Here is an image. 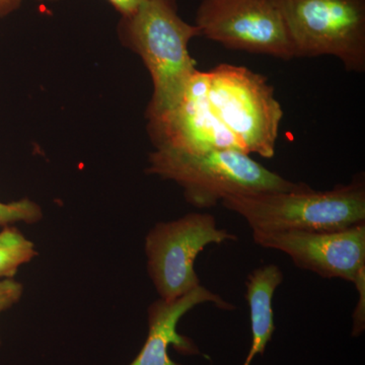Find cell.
<instances>
[{
  "mask_svg": "<svg viewBox=\"0 0 365 365\" xmlns=\"http://www.w3.org/2000/svg\"><path fill=\"white\" fill-rule=\"evenodd\" d=\"M120 39L143 59L153 79V93L146 118L160 116L176 107L196 68L189 43L201 36L178 13L177 0H145L118 26Z\"/></svg>",
  "mask_w": 365,
  "mask_h": 365,
  "instance_id": "1",
  "label": "cell"
},
{
  "mask_svg": "<svg viewBox=\"0 0 365 365\" xmlns=\"http://www.w3.org/2000/svg\"><path fill=\"white\" fill-rule=\"evenodd\" d=\"M223 207L260 232H335L365 222V179L316 191L306 184L292 191L230 196Z\"/></svg>",
  "mask_w": 365,
  "mask_h": 365,
  "instance_id": "2",
  "label": "cell"
},
{
  "mask_svg": "<svg viewBox=\"0 0 365 365\" xmlns=\"http://www.w3.org/2000/svg\"><path fill=\"white\" fill-rule=\"evenodd\" d=\"M146 172L176 182L187 202L210 208L230 196L292 191L302 182L288 181L242 150H212L186 153L155 150Z\"/></svg>",
  "mask_w": 365,
  "mask_h": 365,
  "instance_id": "3",
  "label": "cell"
},
{
  "mask_svg": "<svg viewBox=\"0 0 365 365\" xmlns=\"http://www.w3.org/2000/svg\"><path fill=\"white\" fill-rule=\"evenodd\" d=\"M207 73L211 107L242 150L273 158L283 110L267 78L247 67L228 63Z\"/></svg>",
  "mask_w": 365,
  "mask_h": 365,
  "instance_id": "4",
  "label": "cell"
},
{
  "mask_svg": "<svg viewBox=\"0 0 365 365\" xmlns=\"http://www.w3.org/2000/svg\"><path fill=\"white\" fill-rule=\"evenodd\" d=\"M294 58L331 55L346 71H365V0H274Z\"/></svg>",
  "mask_w": 365,
  "mask_h": 365,
  "instance_id": "5",
  "label": "cell"
},
{
  "mask_svg": "<svg viewBox=\"0 0 365 365\" xmlns=\"http://www.w3.org/2000/svg\"><path fill=\"white\" fill-rule=\"evenodd\" d=\"M218 228L215 216L189 213L177 220L158 223L146 237L148 270L160 299L174 300L200 285L194 270L197 256L209 245L237 241Z\"/></svg>",
  "mask_w": 365,
  "mask_h": 365,
  "instance_id": "6",
  "label": "cell"
},
{
  "mask_svg": "<svg viewBox=\"0 0 365 365\" xmlns=\"http://www.w3.org/2000/svg\"><path fill=\"white\" fill-rule=\"evenodd\" d=\"M195 26L230 50L294 58L287 26L274 0H202Z\"/></svg>",
  "mask_w": 365,
  "mask_h": 365,
  "instance_id": "7",
  "label": "cell"
},
{
  "mask_svg": "<svg viewBox=\"0 0 365 365\" xmlns=\"http://www.w3.org/2000/svg\"><path fill=\"white\" fill-rule=\"evenodd\" d=\"M254 241L288 255L294 265L324 278L349 281L365 292V222L335 232H260Z\"/></svg>",
  "mask_w": 365,
  "mask_h": 365,
  "instance_id": "8",
  "label": "cell"
},
{
  "mask_svg": "<svg viewBox=\"0 0 365 365\" xmlns=\"http://www.w3.org/2000/svg\"><path fill=\"white\" fill-rule=\"evenodd\" d=\"M148 131L155 150L186 153L228 148L244 151L211 107L207 71H197L176 107L148 119Z\"/></svg>",
  "mask_w": 365,
  "mask_h": 365,
  "instance_id": "9",
  "label": "cell"
},
{
  "mask_svg": "<svg viewBox=\"0 0 365 365\" xmlns=\"http://www.w3.org/2000/svg\"><path fill=\"white\" fill-rule=\"evenodd\" d=\"M206 302H211L220 309H235L232 304L202 285L179 299H160L153 302L148 307V338L140 352L129 365H181L170 359V346L182 355L200 354V350L193 341L178 333L177 326L184 314Z\"/></svg>",
  "mask_w": 365,
  "mask_h": 365,
  "instance_id": "10",
  "label": "cell"
},
{
  "mask_svg": "<svg viewBox=\"0 0 365 365\" xmlns=\"http://www.w3.org/2000/svg\"><path fill=\"white\" fill-rule=\"evenodd\" d=\"M282 281V271L274 264L255 269L247 278L246 299L251 317L252 345L244 365H251L257 355L264 354L272 338L275 330L273 297Z\"/></svg>",
  "mask_w": 365,
  "mask_h": 365,
  "instance_id": "11",
  "label": "cell"
},
{
  "mask_svg": "<svg viewBox=\"0 0 365 365\" xmlns=\"http://www.w3.org/2000/svg\"><path fill=\"white\" fill-rule=\"evenodd\" d=\"M36 255L35 245L18 228L6 225L0 232V277L11 279Z\"/></svg>",
  "mask_w": 365,
  "mask_h": 365,
  "instance_id": "12",
  "label": "cell"
},
{
  "mask_svg": "<svg viewBox=\"0 0 365 365\" xmlns=\"http://www.w3.org/2000/svg\"><path fill=\"white\" fill-rule=\"evenodd\" d=\"M42 216L40 206L29 199L11 203L0 202V225L2 227L16 222L35 223L39 222Z\"/></svg>",
  "mask_w": 365,
  "mask_h": 365,
  "instance_id": "13",
  "label": "cell"
},
{
  "mask_svg": "<svg viewBox=\"0 0 365 365\" xmlns=\"http://www.w3.org/2000/svg\"><path fill=\"white\" fill-rule=\"evenodd\" d=\"M23 285L13 279L0 281V314L20 302Z\"/></svg>",
  "mask_w": 365,
  "mask_h": 365,
  "instance_id": "14",
  "label": "cell"
},
{
  "mask_svg": "<svg viewBox=\"0 0 365 365\" xmlns=\"http://www.w3.org/2000/svg\"><path fill=\"white\" fill-rule=\"evenodd\" d=\"M122 16H130L145 0H108Z\"/></svg>",
  "mask_w": 365,
  "mask_h": 365,
  "instance_id": "15",
  "label": "cell"
},
{
  "mask_svg": "<svg viewBox=\"0 0 365 365\" xmlns=\"http://www.w3.org/2000/svg\"><path fill=\"white\" fill-rule=\"evenodd\" d=\"M23 0H0V18L9 16L21 6Z\"/></svg>",
  "mask_w": 365,
  "mask_h": 365,
  "instance_id": "16",
  "label": "cell"
},
{
  "mask_svg": "<svg viewBox=\"0 0 365 365\" xmlns=\"http://www.w3.org/2000/svg\"><path fill=\"white\" fill-rule=\"evenodd\" d=\"M49 1H55V0H49Z\"/></svg>",
  "mask_w": 365,
  "mask_h": 365,
  "instance_id": "17",
  "label": "cell"
}]
</instances>
